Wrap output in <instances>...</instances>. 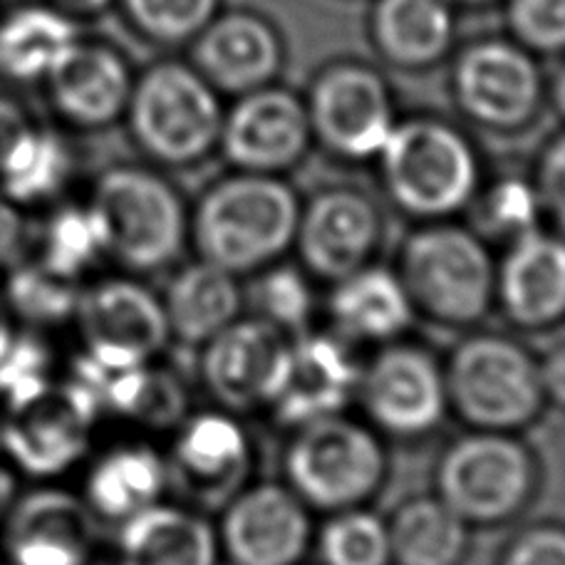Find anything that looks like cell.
I'll list each match as a JSON object with an SVG mask.
<instances>
[{
	"label": "cell",
	"mask_w": 565,
	"mask_h": 565,
	"mask_svg": "<svg viewBox=\"0 0 565 565\" xmlns=\"http://www.w3.org/2000/svg\"><path fill=\"white\" fill-rule=\"evenodd\" d=\"M302 201L288 181L236 171L216 181L191 209L189 244L238 278L278 264L296 246Z\"/></svg>",
	"instance_id": "cell-1"
},
{
	"label": "cell",
	"mask_w": 565,
	"mask_h": 565,
	"mask_svg": "<svg viewBox=\"0 0 565 565\" xmlns=\"http://www.w3.org/2000/svg\"><path fill=\"white\" fill-rule=\"evenodd\" d=\"M85 201L95 216L105 260L122 274L157 276L184 256L191 211L181 191L157 169L107 167L89 184Z\"/></svg>",
	"instance_id": "cell-2"
},
{
	"label": "cell",
	"mask_w": 565,
	"mask_h": 565,
	"mask_svg": "<svg viewBox=\"0 0 565 565\" xmlns=\"http://www.w3.org/2000/svg\"><path fill=\"white\" fill-rule=\"evenodd\" d=\"M397 274L417 310L441 328H473L497 308V258L489 241L451 221L419 224L402 244Z\"/></svg>",
	"instance_id": "cell-3"
},
{
	"label": "cell",
	"mask_w": 565,
	"mask_h": 565,
	"mask_svg": "<svg viewBox=\"0 0 565 565\" xmlns=\"http://www.w3.org/2000/svg\"><path fill=\"white\" fill-rule=\"evenodd\" d=\"M377 164L392 206L419 224L457 218L481 191L477 149L439 119L397 122Z\"/></svg>",
	"instance_id": "cell-4"
},
{
	"label": "cell",
	"mask_w": 565,
	"mask_h": 565,
	"mask_svg": "<svg viewBox=\"0 0 565 565\" xmlns=\"http://www.w3.org/2000/svg\"><path fill=\"white\" fill-rule=\"evenodd\" d=\"M387 477L385 439L348 412L292 429L282 451V481L312 513L326 516L367 507Z\"/></svg>",
	"instance_id": "cell-5"
},
{
	"label": "cell",
	"mask_w": 565,
	"mask_h": 565,
	"mask_svg": "<svg viewBox=\"0 0 565 565\" xmlns=\"http://www.w3.org/2000/svg\"><path fill=\"white\" fill-rule=\"evenodd\" d=\"M449 412L469 429L521 434L546 409L541 367L523 342L499 332H473L444 362Z\"/></svg>",
	"instance_id": "cell-6"
},
{
	"label": "cell",
	"mask_w": 565,
	"mask_h": 565,
	"mask_svg": "<svg viewBox=\"0 0 565 565\" xmlns=\"http://www.w3.org/2000/svg\"><path fill=\"white\" fill-rule=\"evenodd\" d=\"M541 487L539 457L519 434L479 431L444 447L434 489L469 526L493 529L523 516Z\"/></svg>",
	"instance_id": "cell-7"
},
{
	"label": "cell",
	"mask_w": 565,
	"mask_h": 565,
	"mask_svg": "<svg viewBox=\"0 0 565 565\" xmlns=\"http://www.w3.org/2000/svg\"><path fill=\"white\" fill-rule=\"evenodd\" d=\"M125 119L151 164L181 169L218 149L224 109L216 87L196 67L157 63L135 77Z\"/></svg>",
	"instance_id": "cell-8"
},
{
	"label": "cell",
	"mask_w": 565,
	"mask_h": 565,
	"mask_svg": "<svg viewBox=\"0 0 565 565\" xmlns=\"http://www.w3.org/2000/svg\"><path fill=\"white\" fill-rule=\"evenodd\" d=\"M105 415L103 390L67 372L45 397L0 415V461L30 483L63 479L89 459Z\"/></svg>",
	"instance_id": "cell-9"
},
{
	"label": "cell",
	"mask_w": 565,
	"mask_h": 565,
	"mask_svg": "<svg viewBox=\"0 0 565 565\" xmlns=\"http://www.w3.org/2000/svg\"><path fill=\"white\" fill-rule=\"evenodd\" d=\"M355 402L382 439H427L449 417L444 362L405 338L382 345L362 362Z\"/></svg>",
	"instance_id": "cell-10"
},
{
	"label": "cell",
	"mask_w": 565,
	"mask_h": 565,
	"mask_svg": "<svg viewBox=\"0 0 565 565\" xmlns=\"http://www.w3.org/2000/svg\"><path fill=\"white\" fill-rule=\"evenodd\" d=\"M73 326L79 352L109 375L159 360L171 342L161 296L129 274L85 280Z\"/></svg>",
	"instance_id": "cell-11"
},
{
	"label": "cell",
	"mask_w": 565,
	"mask_h": 565,
	"mask_svg": "<svg viewBox=\"0 0 565 565\" xmlns=\"http://www.w3.org/2000/svg\"><path fill=\"white\" fill-rule=\"evenodd\" d=\"M216 533L228 565H302L316 541V523L286 481H258L224 503Z\"/></svg>",
	"instance_id": "cell-12"
},
{
	"label": "cell",
	"mask_w": 565,
	"mask_h": 565,
	"mask_svg": "<svg viewBox=\"0 0 565 565\" xmlns=\"http://www.w3.org/2000/svg\"><path fill=\"white\" fill-rule=\"evenodd\" d=\"M97 526L77 491L33 483L0 516V556L10 565H93Z\"/></svg>",
	"instance_id": "cell-13"
},
{
	"label": "cell",
	"mask_w": 565,
	"mask_h": 565,
	"mask_svg": "<svg viewBox=\"0 0 565 565\" xmlns=\"http://www.w3.org/2000/svg\"><path fill=\"white\" fill-rule=\"evenodd\" d=\"M308 117L312 139L342 161H377L399 122L382 77L352 63L335 65L316 79Z\"/></svg>",
	"instance_id": "cell-14"
},
{
	"label": "cell",
	"mask_w": 565,
	"mask_h": 565,
	"mask_svg": "<svg viewBox=\"0 0 565 565\" xmlns=\"http://www.w3.org/2000/svg\"><path fill=\"white\" fill-rule=\"evenodd\" d=\"M382 241L385 221L375 201L360 189L330 186L302 204L292 248L312 280L332 286L375 264Z\"/></svg>",
	"instance_id": "cell-15"
},
{
	"label": "cell",
	"mask_w": 565,
	"mask_h": 565,
	"mask_svg": "<svg viewBox=\"0 0 565 565\" xmlns=\"http://www.w3.org/2000/svg\"><path fill=\"white\" fill-rule=\"evenodd\" d=\"M288 345L290 335L260 318H238L201 345V387L214 407L238 417L268 412L286 367Z\"/></svg>",
	"instance_id": "cell-16"
},
{
	"label": "cell",
	"mask_w": 565,
	"mask_h": 565,
	"mask_svg": "<svg viewBox=\"0 0 565 565\" xmlns=\"http://www.w3.org/2000/svg\"><path fill=\"white\" fill-rule=\"evenodd\" d=\"M461 113L493 132H516L539 115L543 83L531 53L509 40H481L454 67Z\"/></svg>",
	"instance_id": "cell-17"
},
{
	"label": "cell",
	"mask_w": 565,
	"mask_h": 565,
	"mask_svg": "<svg viewBox=\"0 0 565 565\" xmlns=\"http://www.w3.org/2000/svg\"><path fill=\"white\" fill-rule=\"evenodd\" d=\"M360 370L355 348L332 330L292 335L268 415L288 431L342 415L358 397Z\"/></svg>",
	"instance_id": "cell-18"
},
{
	"label": "cell",
	"mask_w": 565,
	"mask_h": 565,
	"mask_svg": "<svg viewBox=\"0 0 565 565\" xmlns=\"http://www.w3.org/2000/svg\"><path fill=\"white\" fill-rule=\"evenodd\" d=\"M312 145L308 105L278 87L246 93L224 115L218 149L236 171L280 177L306 159Z\"/></svg>",
	"instance_id": "cell-19"
},
{
	"label": "cell",
	"mask_w": 565,
	"mask_h": 565,
	"mask_svg": "<svg viewBox=\"0 0 565 565\" xmlns=\"http://www.w3.org/2000/svg\"><path fill=\"white\" fill-rule=\"evenodd\" d=\"M254 441L238 415L221 407L189 412L171 431L169 473L194 501L224 503L246 487Z\"/></svg>",
	"instance_id": "cell-20"
},
{
	"label": "cell",
	"mask_w": 565,
	"mask_h": 565,
	"mask_svg": "<svg viewBox=\"0 0 565 565\" xmlns=\"http://www.w3.org/2000/svg\"><path fill=\"white\" fill-rule=\"evenodd\" d=\"M43 87L50 109L65 129L103 132L125 119L135 75L117 47L79 38Z\"/></svg>",
	"instance_id": "cell-21"
},
{
	"label": "cell",
	"mask_w": 565,
	"mask_h": 565,
	"mask_svg": "<svg viewBox=\"0 0 565 565\" xmlns=\"http://www.w3.org/2000/svg\"><path fill=\"white\" fill-rule=\"evenodd\" d=\"M497 308L526 332L565 322V236L541 226L507 244L497 260Z\"/></svg>",
	"instance_id": "cell-22"
},
{
	"label": "cell",
	"mask_w": 565,
	"mask_h": 565,
	"mask_svg": "<svg viewBox=\"0 0 565 565\" xmlns=\"http://www.w3.org/2000/svg\"><path fill=\"white\" fill-rule=\"evenodd\" d=\"M169 483L171 473L164 454L151 441L127 439L85 461L77 493L97 523L117 529L164 501Z\"/></svg>",
	"instance_id": "cell-23"
},
{
	"label": "cell",
	"mask_w": 565,
	"mask_h": 565,
	"mask_svg": "<svg viewBox=\"0 0 565 565\" xmlns=\"http://www.w3.org/2000/svg\"><path fill=\"white\" fill-rule=\"evenodd\" d=\"M326 312L328 330L352 348L390 345L417 322V310L397 270L377 264L332 282Z\"/></svg>",
	"instance_id": "cell-24"
},
{
	"label": "cell",
	"mask_w": 565,
	"mask_h": 565,
	"mask_svg": "<svg viewBox=\"0 0 565 565\" xmlns=\"http://www.w3.org/2000/svg\"><path fill=\"white\" fill-rule=\"evenodd\" d=\"M194 43L196 70L224 93H254L270 85L282 67L278 33L250 13L216 15Z\"/></svg>",
	"instance_id": "cell-25"
},
{
	"label": "cell",
	"mask_w": 565,
	"mask_h": 565,
	"mask_svg": "<svg viewBox=\"0 0 565 565\" xmlns=\"http://www.w3.org/2000/svg\"><path fill=\"white\" fill-rule=\"evenodd\" d=\"M216 526L196 509L159 501L117 526L115 565H218Z\"/></svg>",
	"instance_id": "cell-26"
},
{
	"label": "cell",
	"mask_w": 565,
	"mask_h": 565,
	"mask_svg": "<svg viewBox=\"0 0 565 565\" xmlns=\"http://www.w3.org/2000/svg\"><path fill=\"white\" fill-rule=\"evenodd\" d=\"M161 302L171 340L201 348L231 322L244 318L246 288L238 276L196 258L174 270Z\"/></svg>",
	"instance_id": "cell-27"
},
{
	"label": "cell",
	"mask_w": 565,
	"mask_h": 565,
	"mask_svg": "<svg viewBox=\"0 0 565 565\" xmlns=\"http://www.w3.org/2000/svg\"><path fill=\"white\" fill-rule=\"evenodd\" d=\"M83 38L77 20L40 3L0 15V79L10 85H45Z\"/></svg>",
	"instance_id": "cell-28"
},
{
	"label": "cell",
	"mask_w": 565,
	"mask_h": 565,
	"mask_svg": "<svg viewBox=\"0 0 565 565\" xmlns=\"http://www.w3.org/2000/svg\"><path fill=\"white\" fill-rule=\"evenodd\" d=\"M375 45L399 67H429L449 53L457 35L451 0H377Z\"/></svg>",
	"instance_id": "cell-29"
},
{
	"label": "cell",
	"mask_w": 565,
	"mask_h": 565,
	"mask_svg": "<svg viewBox=\"0 0 565 565\" xmlns=\"http://www.w3.org/2000/svg\"><path fill=\"white\" fill-rule=\"evenodd\" d=\"M75 181V154L67 139L43 125L10 149L0 164V191L20 211H45L67 199Z\"/></svg>",
	"instance_id": "cell-30"
},
{
	"label": "cell",
	"mask_w": 565,
	"mask_h": 565,
	"mask_svg": "<svg viewBox=\"0 0 565 565\" xmlns=\"http://www.w3.org/2000/svg\"><path fill=\"white\" fill-rule=\"evenodd\" d=\"M387 531L392 565H461L471 548V526L437 493L399 503Z\"/></svg>",
	"instance_id": "cell-31"
},
{
	"label": "cell",
	"mask_w": 565,
	"mask_h": 565,
	"mask_svg": "<svg viewBox=\"0 0 565 565\" xmlns=\"http://www.w3.org/2000/svg\"><path fill=\"white\" fill-rule=\"evenodd\" d=\"M103 399L107 415L145 431H174L191 412L184 377L159 360L113 372Z\"/></svg>",
	"instance_id": "cell-32"
},
{
	"label": "cell",
	"mask_w": 565,
	"mask_h": 565,
	"mask_svg": "<svg viewBox=\"0 0 565 565\" xmlns=\"http://www.w3.org/2000/svg\"><path fill=\"white\" fill-rule=\"evenodd\" d=\"M43 214L33 260L50 276L83 286L99 266L107 264L93 211L85 199L77 201L67 196L45 209Z\"/></svg>",
	"instance_id": "cell-33"
},
{
	"label": "cell",
	"mask_w": 565,
	"mask_h": 565,
	"mask_svg": "<svg viewBox=\"0 0 565 565\" xmlns=\"http://www.w3.org/2000/svg\"><path fill=\"white\" fill-rule=\"evenodd\" d=\"M0 282V302L20 328L47 332L73 326L79 286L65 282L40 268L33 258L10 264Z\"/></svg>",
	"instance_id": "cell-34"
},
{
	"label": "cell",
	"mask_w": 565,
	"mask_h": 565,
	"mask_svg": "<svg viewBox=\"0 0 565 565\" xmlns=\"http://www.w3.org/2000/svg\"><path fill=\"white\" fill-rule=\"evenodd\" d=\"M312 551L320 565H392L387 519L367 507L328 513Z\"/></svg>",
	"instance_id": "cell-35"
},
{
	"label": "cell",
	"mask_w": 565,
	"mask_h": 565,
	"mask_svg": "<svg viewBox=\"0 0 565 565\" xmlns=\"http://www.w3.org/2000/svg\"><path fill=\"white\" fill-rule=\"evenodd\" d=\"M246 306H250L256 318L292 338L310 330L318 298L306 270L278 260L254 276L246 290Z\"/></svg>",
	"instance_id": "cell-36"
},
{
	"label": "cell",
	"mask_w": 565,
	"mask_h": 565,
	"mask_svg": "<svg viewBox=\"0 0 565 565\" xmlns=\"http://www.w3.org/2000/svg\"><path fill=\"white\" fill-rule=\"evenodd\" d=\"M55 352L45 332L20 328L0 352V415L45 397L55 385Z\"/></svg>",
	"instance_id": "cell-37"
},
{
	"label": "cell",
	"mask_w": 565,
	"mask_h": 565,
	"mask_svg": "<svg viewBox=\"0 0 565 565\" xmlns=\"http://www.w3.org/2000/svg\"><path fill=\"white\" fill-rule=\"evenodd\" d=\"M471 206L479 209V224L473 231L487 241L497 238L511 244L543 224L541 199L531 179H499L487 191H479Z\"/></svg>",
	"instance_id": "cell-38"
},
{
	"label": "cell",
	"mask_w": 565,
	"mask_h": 565,
	"mask_svg": "<svg viewBox=\"0 0 565 565\" xmlns=\"http://www.w3.org/2000/svg\"><path fill=\"white\" fill-rule=\"evenodd\" d=\"M141 38L159 45L196 40L218 13V0H117Z\"/></svg>",
	"instance_id": "cell-39"
},
{
	"label": "cell",
	"mask_w": 565,
	"mask_h": 565,
	"mask_svg": "<svg viewBox=\"0 0 565 565\" xmlns=\"http://www.w3.org/2000/svg\"><path fill=\"white\" fill-rule=\"evenodd\" d=\"M509 28L529 53H565V0H509Z\"/></svg>",
	"instance_id": "cell-40"
},
{
	"label": "cell",
	"mask_w": 565,
	"mask_h": 565,
	"mask_svg": "<svg viewBox=\"0 0 565 565\" xmlns=\"http://www.w3.org/2000/svg\"><path fill=\"white\" fill-rule=\"evenodd\" d=\"M499 565H565V526L546 521L521 529L507 543Z\"/></svg>",
	"instance_id": "cell-41"
},
{
	"label": "cell",
	"mask_w": 565,
	"mask_h": 565,
	"mask_svg": "<svg viewBox=\"0 0 565 565\" xmlns=\"http://www.w3.org/2000/svg\"><path fill=\"white\" fill-rule=\"evenodd\" d=\"M533 184L541 199L543 221H548L556 234L565 236V135L543 149Z\"/></svg>",
	"instance_id": "cell-42"
},
{
	"label": "cell",
	"mask_w": 565,
	"mask_h": 565,
	"mask_svg": "<svg viewBox=\"0 0 565 565\" xmlns=\"http://www.w3.org/2000/svg\"><path fill=\"white\" fill-rule=\"evenodd\" d=\"M25 211H20L3 191H0V268L15 264L25 246Z\"/></svg>",
	"instance_id": "cell-43"
},
{
	"label": "cell",
	"mask_w": 565,
	"mask_h": 565,
	"mask_svg": "<svg viewBox=\"0 0 565 565\" xmlns=\"http://www.w3.org/2000/svg\"><path fill=\"white\" fill-rule=\"evenodd\" d=\"M38 122L30 115V109L15 99L13 95L0 93V164L10 154L20 139H23L30 129Z\"/></svg>",
	"instance_id": "cell-44"
},
{
	"label": "cell",
	"mask_w": 565,
	"mask_h": 565,
	"mask_svg": "<svg viewBox=\"0 0 565 565\" xmlns=\"http://www.w3.org/2000/svg\"><path fill=\"white\" fill-rule=\"evenodd\" d=\"M541 367V385L546 405L565 412V342L548 350L539 360Z\"/></svg>",
	"instance_id": "cell-45"
},
{
	"label": "cell",
	"mask_w": 565,
	"mask_h": 565,
	"mask_svg": "<svg viewBox=\"0 0 565 565\" xmlns=\"http://www.w3.org/2000/svg\"><path fill=\"white\" fill-rule=\"evenodd\" d=\"M47 3L63 10L65 15L77 20V23H83V20H95L105 15L107 10L117 6V0H47Z\"/></svg>",
	"instance_id": "cell-46"
},
{
	"label": "cell",
	"mask_w": 565,
	"mask_h": 565,
	"mask_svg": "<svg viewBox=\"0 0 565 565\" xmlns=\"http://www.w3.org/2000/svg\"><path fill=\"white\" fill-rule=\"evenodd\" d=\"M553 99H556V107L558 113L565 117V65L556 77V83H553Z\"/></svg>",
	"instance_id": "cell-47"
},
{
	"label": "cell",
	"mask_w": 565,
	"mask_h": 565,
	"mask_svg": "<svg viewBox=\"0 0 565 565\" xmlns=\"http://www.w3.org/2000/svg\"><path fill=\"white\" fill-rule=\"evenodd\" d=\"M6 469V463L3 461H0V471H3ZM8 477H15V473H8ZM3 479V477H0V516H3V511L8 509V503H10V499H13V497H8V491H6V483H13V479Z\"/></svg>",
	"instance_id": "cell-48"
},
{
	"label": "cell",
	"mask_w": 565,
	"mask_h": 565,
	"mask_svg": "<svg viewBox=\"0 0 565 565\" xmlns=\"http://www.w3.org/2000/svg\"><path fill=\"white\" fill-rule=\"evenodd\" d=\"M461 3H469V6H483V3H489V0H461Z\"/></svg>",
	"instance_id": "cell-49"
},
{
	"label": "cell",
	"mask_w": 565,
	"mask_h": 565,
	"mask_svg": "<svg viewBox=\"0 0 565 565\" xmlns=\"http://www.w3.org/2000/svg\"><path fill=\"white\" fill-rule=\"evenodd\" d=\"M0 565H10V563H8L3 556H0Z\"/></svg>",
	"instance_id": "cell-50"
}]
</instances>
